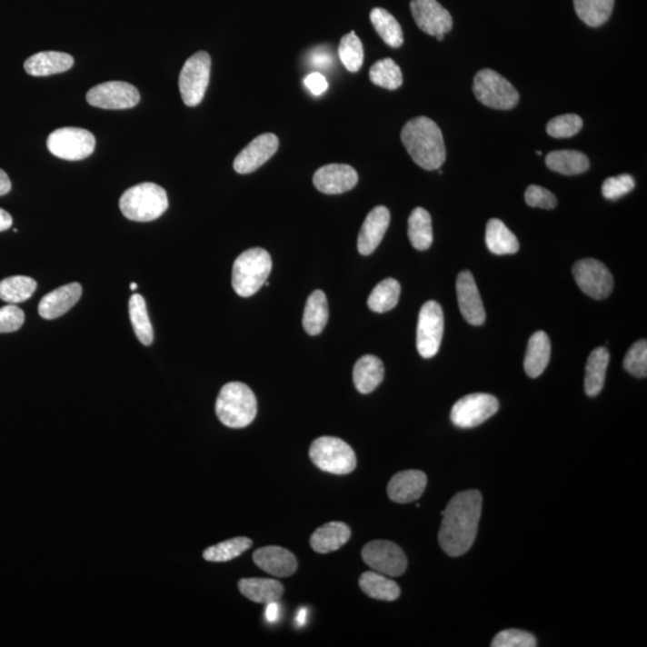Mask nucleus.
<instances>
[{"label":"nucleus","mask_w":647,"mask_h":647,"mask_svg":"<svg viewBox=\"0 0 647 647\" xmlns=\"http://www.w3.org/2000/svg\"><path fill=\"white\" fill-rule=\"evenodd\" d=\"M360 589L374 600L393 602L401 596V588L396 582L378 572H364L359 579Z\"/></svg>","instance_id":"7c9ffc66"},{"label":"nucleus","mask_w":647,"mask_h":647,"mask_svg":"<svg viewBox=\"0 0 647 647\" xmlns=\"http://www.w3.org/2000/svg\"><path fill=\"white\" fill-rule=\"evenodd\" d=\"M13 225V217L4 209H0V232L6 231Z\"/></svg>","instance_id":"864d4df0"},{"label":"nucleus","mask_w":647,"mask_h":647,"mask_svg":"<svg viewBox=\"0 0 647 647\" xmlns=\"http://www.w3.org/2000/svg\"><path fill=\"white\" fill-rule=\"evenodd\" d=\"M95 137L88 130L62 127L48 135L47 148L52 155L67 161H80L95 150Z\"/></svg>","instance_id":"1a4fd4ad"},{"label":"nucleus","mask_w":647,"mask_h":647,"mask_svg":"<svg viewBox=\"0 0 647 647\" xmlns=\"http://www.w3.org/2000/svg\"><path fill=\"white\" fill-rule=\"evenodd\" d=\"M307 620V609L301 608L299 612H297L296 616V624L297 626L301 627L304 626V623H306Z\"/></svg>","instance_id":"5fc2aeb1"},{"label":"nucleus","mask_w":647,"mask_h":647,"mask_svg":"<svg viewBox=\"0 0 647 647\" xmlns=\"http://www.w3.org/2000/svg\"><path fill=\"white\" fill-rule=\"evenodd\" d=\"M410 243L419 251H426L433 244L432 217L423 208H416L410 214L408 221Z\"/></svg>","instance_id":"473e14b6"},{"label":"nucleus","mask_w":647,"mask_h":647,"mask_svg":"<svg viewBox=\"0 0 647 647\" xmlns=\"http://www.w3.org/2000/svg\"><path fill=\"white\" fill-rule=\"evenodd\" d=\"M312 463L322 472L348 475L356 469L357 459L347 443L334 436L315 439L310 447Z\"/></svg>","instance_id":"423d86ee"},{"label":"nucleus","mask_w":647,"mask_h":647,"mask_svg":"<svg viewBox=\"0 0 647 647\" xmlns=\"http://www.w3.org/2000/svg\"><path fill=\"white\" fill-rule=\"evenodd\" d=\"M383 374L385 368L382 360L374 355H364L357 360L353 367V380L360 393L368 394L382 383Z\"/></svg>","instance_id":"393cba45"},{"label":"nucleus","mask_w":647,"mask_h":647,"mask_svg":"<svg viewBox=\"0 0 647 647\" xmlns=\"http://www.w3.org/2000/svg\"><path fill=\"white\" fill-rule=\"evenodd\" d=\"M551 340L543 331H537L530 337L526 351L524 368L530 378L540 377L551 360Z\"/></svg>","instance_id":"a878e982"},{"label":"nucleus","mask_w":647,"mask_h":647,"mask_svg":"<svg viewBox=\"0 0 647 647\" xmlns=\"http://www.w3.org/2000/svg\"><path fill=\"white\" fill-rule=\"evenodd\" d=\"M483 513V495L465 491L454 495L443 514L439 544L447 555L461 556L473 547Z\"/></svg>","instance_id":"f257e3e1"},{"label":"nucleus","mask_w":647,"mask_h":647,"mask_svg":"<svg viewBox=\"0 0 647 647\" xmlns=\"http://www.w3.org/2000/svg\"><path fill=\"white\" fill-rule=\"evenodd\" d=\"M36 281L27 276H11L0 282V299L7 304L27 301L36 291Z\"/></svg>","instance_id":"4c0bfd02"},{"label":"nucleus","mask_w":647,"mask_h":647,"mask_svg":"<svg viewBox=\"0 0 647 647\" xmlns=\"http://www.w3.org/2000/svg\"><path fill=\"white\" fill-rule=\"evenodd\" d=\"M304 85H306V88L310 90L314 95H322L323 93L326 92L327 89V81L325 76L324 75L319 74V73H312L308 75L306 78H304Z\"/></svg>","instance_id":"09e8293b"},{"label":"nucleus","mask_w":647,"mask_h":647,"mask_svg":"<svg viewBox=\"0 0 647 647\" xmlns=\"http://www.w3.org/2000/svg\"><path fill=\"white\" fill-rule=\"evenodd\" d=\"M406 152L413 162L426 171H435L446 160L445 142L442 130L426 116L409 120L401 134Z\"/></svg>","instance_id":"f03ea898"},{"label":"nucleus","mask_w":647,"mask_h":647,"mask_svg":"<svg viewBox=\"0 0 647 647\" xmlns=\"http://www.w3.org/2000/svg\"><path fill=\"white\" fill-rule=\"evenodd\" d=\"M366 565L386 577H401L408 567V560L400 545L393 542L372 541L361 552Z\"/></svg>","instance_id":"9d476101"},{"label":"nucleus","mask_w":647,"mask_h":647,"mask_svg":"<svg viewBox=\"0 0 647 647\" xmlns=\"http://www.w3.org/2000/svg\"><path fill=\"white\" fill-rule=\"evenodd\" d=\"M499 401L488 393H473L461 398L451 410V421L454 426L468 430L480 426L495 415Z\"/></svg>","instance_id":"9b49d317"},{"label":"nucleus","mask_w":647,"mask_h":647,"mask_svg":"<svg viewBox=\"0 0 647 647\" xmlns=\"http://www.w3.org/2000/svg\"><path fill=\"white\" fill-rule=\"evenodd\" d=\"M371 22L382 37L383 43L390 47L398 48L403 45V30L396 18L385 9L375 7L371 13Z\"/></svg>","instance_id":"f704fd0d"},{"label":"nucleus","mask_w":647,"mask_h":647,"mask_svg":"<svg viewBox=\"0 0 647 647\" xmlns=\"http://www.w3.org/2000/svg\"><path fill=\"white\" fill-rule=\"evenodd\" d=\"M25 321V312L16 304H7L0 308V333H15L24 326Z\"/></svg>","instance_id":"49530a36"},{"label":"nucleus","mask_w":647,"mask_h":647,"mask_svg":"<svg viewBox=\"0 0 647 647\" xmlns=\"http://www.w3.org/2000/svg\"><path fill=\"white\" fill-rule=\"evenodd\" d=\"M549 169L563 175H577L588 171L590 161L585 154L577 150H558L545 157Z\"/></svg>","instance_id":"2f4dec72"},{"label":"nucleus","mask_w":647,"mask_h":647,"mask_svg":"<svg viewBox=\"0 0 647 647\" xmlns=\"http://www.w3.org/2000/svg\"><path fill=\"white\" fill-rule=\"evenodd\" d=\"M370 78L373 85L387 90H396L403 85V75L394 60H379L370 70Z\"/></svg>","instance_id":"ea45409f"},{"label":"nucleus","mask_w":647,"mask_h":647,"mask_svg":"<svg viewBox=\"0 0 647 647\" xmlns=\"http://www.w3.org/2000/svg\"><path fill=\"white\" fill-rule=\"evenodd\" d=\"M457 297L459 310L465 321L472 325H483L485 322L484 306L475 278L470 271H463L458 274Z\"/></svg>","instance_id":"a211bd4d"},{"label":"nucleus","mask_w":647,"mask_h":647,"mask_svg":"<svg viewBox=\"0 0 647 647\" xmlns=\"http://www.w3.org/2000/svg\"><path fill=\"white\" fill-rule=\"evenodd\" d=\"M623 367L632 375L638 378H646L647 375V342L642 340L634 343L626 353Z\"/></svg>","instance_id":"37998d69"},{"label":"nucleus","mask_w":647,"mask_h":647,"mask_svg":"<svg viewBox=\"0 0 647 647\" xmlns=\"http://www.w3.org/2000/svg\"><path fill=\"white\" fill-rule=\"evenodd\" d=\"M74 66V58L63 52H40L30 56L25 63V70L30 76L43 77L65 73Z\"/></svg>","instance_id":"b1692460"},{"label":"nucleus","mask_w":647,"mask_h":647,"mask_svg":"<svg viewBox=\"0 0 647 647\" xmlns=\"http://www.w3.org/2000/svg\"><path fill=\"white\" fill-rule=\"evenodd\" d=\"M485 244L496 255L514 254L519 251V242L503 221L493 218L485 229Z\"/></svg>","instance_id":"c756f323"},{"label":"nucleus","mask_w":647,"mask_h":647,"mask_svg":"<svg viewBox=\"0 0 647 647\" xmlns=\"http://www.w3.org/2000/svg\"><path fill=\"white\" fill-rule=\"evenodd\" d=\"M410 9L417 27L428 35H445L453 27V16L438 0H412Z\"/></svg>","instance_id":"2eb2a0df"},{"label":"nucleus","mask_w":647,"mask_h":647,"mask_svg":"<svg viewBox=\"0 0 647 647\" xmlns=\"http://www.w3.org/2000/svg\"><path fill=\"white\" fill-rule=\"evenodd\" d=\"M329 321V304L325 293L315 291L307 299L304 311L303 325L311 336H317L325 329Z\"/></svg>","instance_id":"c85d7f7f"},{"label":"nucleus","mask_w":647,"mask_h":647,"mask_svg":"<svg viewBox=\"0 0 647 647\" xmlns=\"http://www.w3.org/2000/svg\"><path fill=\"white\" fill-rule=\"evenodd\" d=\"M609 360H611V353L607 348L600 347L590 353L584 382V389L588 396H597L603 390Z\"/></svg>","instance_id":"cd10ccee"},{"label":"nucleus","mask_w":647,"mask_h":647,"mask_svg":"<svg viewBox=\"0 0 647 647\" xmlns=\"http://www.w3.org/2000/svg\"><path fill=\"white\" fill-rule=\"evenodd\" d=\"M254 544L247 537H235V539L222 542L203 552V558L210 562H227L239 558Z\"/></svg>","instance_id":"58836bf2"},{"label":"nucleus","mask_w":647,"mask_h":647,"mask_svg":"<svg viewBox=\"0 0 647 647\" xmlns=\"http://www.w3.org/2000/svg\"><path fill=\"white\" fill-rule=\"evenodd\" d=\"M130 289H131V291L134 292L135 289H137V284H135L134 282V284H130Z\"/></svg>","instance_id":"6e6d98bb"},{"label":"nucleus","mask_w":647,"mask_h":647,"mask_svg":"<svg viewBox=\"0 0 647 647\" xmlns=\"http://www.w3.org/2000/svg\"><path fill=\"white\" fill-rule=\"evenodd\" d=\"M352 537V530L345 523L331 522L321 526L311 536V547L319 554H329L343 547Z\"/></svg>","instance_id":"5701e85b"},{"label":"nucleus","mask_w":647,"mask_h":647,"mask_svg":"<svg viewBox=\"0 0 647 647\" xmlns=\"http://www.w3.org/2000/svg\"><path fill=\"white\" fill-rule=\"evenodd\" d=\"M390 220V212L386 206H377L368 214L357 239V250L360 254L370 255L377 250L389 228Z\"/></svg>","instance_id":"412c9836"},{"label":"nucleus","mask_w":647,"mask_h":647,"mask_svg":"<svg viewBox=\"0 0 647 647\" xmlns=\"http://www.w3.org/2000/svg\"><path fill=\"white\" fill-rule=\"evenodd\" d=\"M271 270L273 261L269 252L261 247L250 248L233 265V289L239 296L254 295L268 281Z\"/></svg>","instance_id":"20e7f679"},{"label":"nucleus","mask_w":647,"mask_h":647,"mask_svg":"<svg viewBox=\"0 0 647 647\" xmlns=\"http://www.w3.org/2000/svg\"><path fill=\"white\" fill-rule=\"evenodd\" d=\"M278 145H280V141L276 134L258 135L235 157V172L239 174H250V173L257 171L277 153Z\"/></svg>","instance_id":"dca6fc26"},{"label":"nucleus","mask_w":647,"mask_h":647,"mask_svg":"<svg viewBox=\"0 0 647 647\" xmlns=\"http://www.w3.org/2000/svg\"><path fill=\"white\" fill-rule=\"evenodd\" d=\"M578 17L589 27H601L612 16L615 0H573Z\"/></svg>","instance_id":"72a5a7b5"},{"label":"nucleus","mask_w":647,"mask_h":647,"mask_svg":"<svg viewBox=\"0 0 647 647\" xmlns=\"http://www.w3.org/2000/svg\"><path fill=\"white\" fill-rule=\"evenodd\" d=\"M443 37H445V35H439V36H436V39H438L439 41H443Z\"/></svg>","instance_id":"4d7b16f0"},{"label":"nucleus","mask_w":647,"mask_h":647,"mask_svg":"<svg viewBox=\"0 0 647 647\" xmlns=\"http://www.w3.org/2000/svg\"><path fill=\"white\" fill-rule=\"evenodd\" d=\"M131 323L138 341L142 344L150 345L154 341V330L150 323L144 297L134 294L129 301Z\"/></svg>","instance_id":"e433bc0d"},{"label":"nucleus","mask_w":647,"mask_h":647,"mask_svg":"<svg viewBox=\"0 0 647 647\" xmlns=\"http://www.w3.org/2000/svg\"><path fill=\"white\" fill-rule=\"evenodd\" d=\"M582 120L577 114H563L552 119L547 125V133L552 138H570L582 130Z\"/></svg>","instance_id":"79ce46f5"},{"label":"nucleus","mask_w":647,"mask_h":647,"mask_svg":"<svg viewBox=\"0 0 647 647\" xmlns=\"http://www.w3.org/2000/svg\"><path fill=\"white\" fill-rule=\"evenodd\" d=\"M443 334V312L435 301H428L421 308L417 323L416 345L420 355L431 359L439 352Z\"/></svg>","instance_id":"f8f14e48"},{"label":"nucleus","mask_w":647,"mask_h":647,"mask_svg":"<svg viewBox=\"0 0 647 647\" xmlns=\"http://www.w3.org/2000/svg\"><path fill=\"white\" fill-rule=\"evenodd\" d=\"M427 475L420 470L396 473L387 484V495L397 503H409L420 499L427 487Z\"/></svg>","instance_id":"6ab92c4d"},{"label":"nucleus","mask_w":647,"mask_h":647,"mask_svg":"<svg viewBox=\"0 0 647 647\" xmlns=\"http://www.w3.org/2000/svg\"><path fill=\"white\" fill-rule=\"evenodd\" d=\"M573 276L586 295L603 300L614 288V278L603 263L596 259H582L573 266Z\"/></svg>","instance_id":"ddd939ff"},{"label":"nucleus","mask_w":647,"mask_h":647,"mask_svg":"<svg viewBox=\"0 0 647 647\" xmlns=\"http://www.w3.org/2000/svg\"><path fill=\"white\" fill-rule=\"evenodd\" d=\"M401 296V284L394 278H386L371 293L368 307L375 314H385L397 306Z\"/></svg>","instance_id":"c9c22d12"},{"label":"nucleus","mask_w":647,"mask_h":647,"mask_svg":"<svg viewBox=\"0 0 647 647\" xmlns=\"http://www.w3.org/2000/svg\"><path fill=\"white\" fill-rule=\"evenodd\" d=\"M536 638L529 632L506 630L500 632L492 642V647H535Z\"/></svg>","instance_id":"c03bdc74"},{"label":"nucleus","mask_w":647,"mask_h":647,"mask_svg":"<svg viewBox=\"0 0 647 647\" xmlns=\"http://www.w3.org/2000/svg\"><path fill=\"white\" fill-rule=\"evenodd\" d=\"M212 58L204 51L197 52L186 60L179 76V89L184 104L197 106L204 99L209 85Z\"/></svg>","instance_id":"6e6552de"},{"label":"nucleus","mask_w":647,"mask_h":647,"mask_svg":"<svg viewBox=\"0 0 647 647\" xmlns=\"http://www.w3.org/2000/svg\"><path fill=\"white\" fill-rule=\"evenodd\" d=\"M254 562L261 570L277 578H287L297 570L295 555L288 549L268 545L254 552Z\"/></svg>","instance_id":"aec40b11"},{"label":"nucleus","mask_w":647,"mask_h":647,"mask_svg":"<svg viewBox=\"0 0 647 647\" xmlns=\"http://www.w3.org/2000/svg\"><path fill=\"white\" fill-rule=\"evenodd\" d=\"M526 204L532 208H541L552 210L558 204V199L551 191L544 187L532 185L525 191Z\"/></svg>","instance_id":"de8ad7c7"},{"label":"nucleus","mask_w":647,"mask_h":647,"mask_svg":"<svg viewBox=\"0 0 647 647\" xmlns=\"http://www.w3.org/2000/svg\"><path fill=\"white\" fill-rule=\"evenodd\" d=\"M11 190V182L9 175L6 174L3 169H0V195H5L9 194Z\"/></svg>","instance_id":"603ef678"},{"label":"nucleus","mask_w":647,"mask_h":647,"mask_svg":"<svg viewBox=\"0 0 647 647\" xmlns=\"http://www.w3.org/2000/svg\"><path fill=\"white\" fill-rule=\"evenodd\" d=\"M341 62L351 73H357L363 64V46L356 34L352 32L342 37L338 47Z\"/></svg>","instance_id":"a19ab883"},{"label":"nucleus","mask_w":647,"mask_h":647,"mask_svg":"<svg viewBox=\"0 0 647 647\" xmlns=\"http://www.w3.org/2000/svg\"><path fill=\"white\" fill-rule=\"evenodd\" d=\"M359 182V175L352 165L327 164L319 168L314 175V184L318 191L325 194H341L353 189Z\"/></svg>","instance_id":"f3484780"},{"label":"nucleus","mask_w":647,"mask_h":647,"mask_svg":"<svg viewBox=\"0 0 647 647\" xmlns=\"http://www.w3.org/2000/svg\"><path fill=\"white\" fill-rule=\"evenodd\" d=\"M83 289L80 284H70L48 293L39 304V314L44 319H56L67 314L80 301Z\"/></svg>","instance_id":"4be33fe9"},{"label":"nucleus","mask_w":647,"mask_h":647,"mask_svg":"<svg viewBox=\"0 0 647 647\" xmlns=\"http://www.w3.org/2000/svg\"><path fill=\"white\" fill-rule=\"evenodd\" d=\"M473 94L484 106L494 109H511L517 106L519 94L511 82L495 71H479L473 78Z\"/></svg>","instance_id":"0eeeda50"},{"label":"nucleus","mask_w":647,"mask_h":647,"mask_svg":"<svg viewBox=\"0 0 647 647\" xmlns=\"http://www.w3.org/2000/svg\"><path fill=\"white\" fill-rule=\"evenodd\" d=\"M281 615V605L278 601L270 602L266 604L265 608V619L269 623L277 622Z\"/></svg>","instance_id":"3c124183"},{"label":"nucleus","mask_w":647,"mask_h":647,"mask_svg":"<svg viewBox=\"0 0 647 647\" xmlns=\"http://www.w3.org/2000/svg\"><path fill=\"white\" fill-rule=\"evenodd\" d=\"M167 192L153 183H143L124 192L119 201L123 215L135 222H150L168 209Z\"/></svg>","instance_id":"39448f33"},{"label":"nucleus","mask_w":647,"mask_h":647,"mask_svg":"<svg viewBox=\"0 0 647 647\" xmlns=\"http://www.w3.org/2000/svg\"><path fill=\"white\" fill-rule=\"evenodd\" d=\"M238 585L240 592L254 603L268 604L280 601L284 592V585L274 579L244 578Z\"/></svg>","instance_id":"bb28decb"},{"label":"nucleus","mask_w":647,"mask_h":647,"mask_svg":"<svg viewBox=\"0 0 647 647\" xmlns=\"http://www.w3.org/2000/svg\"><path fill=\"white\" fill-rule=\"evenodd\" d=\"M141 100L138 89L130 83L112 81L95 85L86 94V101L94 107L103 109H129L137 106Z\"/></svg>","instance_id":"4468645a"},{"label":"nucleus","mask_w":647,"mask_h":647,"mask_svg":"<svg viewBox=\"0 0 647 647\" xmlns=\"http://www.w3.org/2000/svg\"><path fill=\"white\" fill-rule=\"evenodd\" d=\"M333 58L329 51L325 48L321 47L314 50V54L311 55V64L314 66L321 67V69H326L331 64H333Z\"/></svg>","instance_id":"8fccbe9b"},{"label":"nucleus","mask_w":647,"mask_h":647,"mask_svg":"<svg viewBox=\"0 0 647 647\" xmlns=\"http://www.w3.org/2000/svg\"><path fill=\"white\" fill-rule=\"evenodd\" d=\"M634 187L635 183L633 176L630 174L612 176V178H608L603 183L602 194H603L604 198L609 199V201H616V199L630 194L631 191L634 190Z\"/></svg>","instance_id":"a18cd8bd"},{"label":"nucleus","mask_w":647,"mask_h":647,"mask_svg":"<svg viewBox=\"0 0 647 647\" xmlns=\"http://www.w3.org/2000/svg\"><path fill=\"white\" fill-rule=\"evenodd\" d=\"M257 412V398L246 383L233 382L222 387L216 401V415L224 426L234 430L250 426Z\"/></svg>","instance_id":"7ed1b4c3"}]
</instances>
